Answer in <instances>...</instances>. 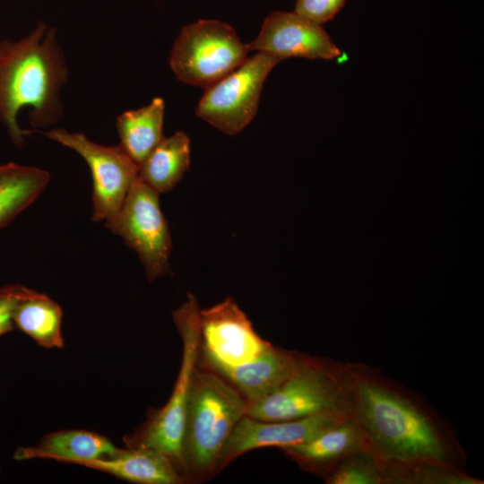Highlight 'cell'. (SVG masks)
Returning a JSON list of instances; mask_svg holds the SVG:
<instances>
[{
  "label": "cell",
  "mask_w": 484,
  "mask_h": 484,
  "mask_svg": "<svg viewBox=\"0 0 484 484\" xmlns=\"http://www.w3.org/2000/svg\"><path fill=\"white\" fill-rule=\"evenodd\" d=\"M351 418L382 461L435 462L465 470L467 456L452 424L425 397L379 368L346 362Z\"/></svg>",
  "instance_id": "1"
},
{
  "label": "cell",
  "mask_w": 484,
  "mask_h": 484,
  "mask_svg": "<svg viewBox=\"0 0 484 484\" xmlns=\"http://www.w3.org/2000/svg\"><path fill=\"white\" fill-rule=\"evenodd\" d=\"M67 76L55 29L45 23L18 40L0 41V122L16 146L29 134L17 121L23 108H30L34 127L48 126L61 117L60 93Z\"/></svg>",
  "instance_id": "2"
},
{
  "label": "cell",
  "mask_w": 484,
  "mask_h": 484,
  "mask_svg": "<svg viewBox=\"0 0 484 484\" xmlns=\"http://www.w3.org/2000/svg\"><path fill=\"white\" fill-rule=\"evenodd\" d=\"M248 403L221 376L196 365L190 382L181 457L186 482L214 477L220 451Z\"/></svg>",
  "instance_id": "3"
},
{
  "label": "cell",
  "mask_w": 484,
  "mask_h": 484,
  "mask_svg": "<svg viewBox=\"0 0 484 484\" xmlns=\"http://www.w3.org/2000/svg\"><path fill=\"white\" fill-rule=\"evenodd\" d=\"M351 408L346 362L305 353L274 393L248 405L246 416L265 421L322 415L351 417Z\"/></svg>",
  "instance_id": "4"
},
{
  "label": "cell",
  "mask_w": 484,
  "mask_h": 484,
  "mask_svg": "<svg viewBox=\"0 0 484 484\" xmlns=\"http://www.w3.org/2000/svg\"><path fill=\"white\" fill-rule=\"evenodd\" d=\"M199 311L197 299L188 293L186 300L173 312V320L183 342L180 369L173 391L165 405L150 410L144 423L124 437L126 447H150L169 456L185 480L181 440L191 377L200 350Z\"/></svg>",
  "instance_id": "5"
},
{
  "label": "cell",
  "mask_w": 484,
  "mask_h": 484,
  "mask_svg": "<svg viewBox=\"0 0 484 484\" xmlns=\"http://www.w3.org/2000/svg\"><path fill=\"white\" fill-rule=\"evenodd\" d=\"M248 52L229 24L199 20L181 29L169 65L179 81L205 90L242 65Z\"/></svg>",
  "instance_id": "6"
},
{
  "label": "cell",
  "mask_w": 484,
  "mask_h": 484,
  "mask_svg": "<svg viewBox=\"0 0 484 484\" xmlns=\"http://www.w3.org/2000/svg\"><path fill=\"white\" fill-rule=\"evenodd\" d=\"M159 194L138 177L119 211L105 221L111 232L138 254L150 281L171 274V236Z\"/></svg>",
  "instance_id": "7"
},
{
  "label": "cell",
  "mask_w": 484,
  "mask_h": 484,
  "mask_svg": "<svg viewBox=\"0 0 484 484\" xmlns=\"http://www.w3.org/2000/svg\"><path fill=\"white\" fill-rule=\"evenodd\" d=\"M281 60L257 52L225 77L204 90L195 114L222 133L241 132L257 113L264 82Z\"/></svg>",
  "instance_id": "8"
},
{
  "label": "cell",
  "mask_w": 484,
  "mask_h": 484,
  "mask_svg": "<svg viewBox=\"0 0 484 484\" xmlns=\"http://www.w3.org/2000/svg\"><path fill=\"white\" fill-rule=\"evenodd\" d=\"M44 134L73 150L87 162L93 184L91 220L95 222L107 221L115 216L139 177L138 165L120 145H101L82 133L55 128Z\"/></svg>",
  "instance_id": "9"
},
{
  "label": "cell",
  "mask_w": 484,
  "mask_h": 484,
  "mask_svg": "<svg viewBox=\"0 0 484 484\" xmlns=\"http://www.w3.org/2000/svg\"><path fill=\"white\" fill-rule=\"evenodd\" d=\"M200 366L238 367L268 350L272 344L254 329L234 298L199 311Z\"/></svg>",
  "instance_id": "10"
},
{
  "label": "cell",
  "mask_w": 484,
  "mask_h": 484,
  "mask_svg": "<svg viewBox=\"0 0 484 484\" xmlns=\"http://www.w3.org/2000/svg\"><path fill=\"white\" fill-rule=\"evenodd\" d=\"M247 47L249 51L266 53L281 60L289 57L332 60L341 54L322 25L295 12L271 13Z\"/></svg>",
  "instance_id": "11"
},
{
  "label": "cell",
  "mask_w": 484,
  "mask_h": 484,
  "mask_svg": "<svg viewBox=\"0 0 484 484\" xmlns=\"http://www.w3.org/2000/svg\"><path fill=\"white\" fill-rule=\"evenodd\" d=\"M351 417L322 415L288 420L242 418L223 445L217 462L220 472L242 454L261 447L282 448L308 441L339 421Z\"/></svg>",
  "instance_id": "12"
},
{
  "label": "cell",
  "mask_w": 484,
  "mask_h": 484,
  "mask_svg": "<svg viewBox=\"0 0 484 484\" xmlns=\"http://www.w3.org/2000/svg\"><path fill=\"white\" fill-rule=\"evenodd\" d=\"M304 354L272 345L253 360L238 367H201L224 377L250 405L274 393L297 368Z\"/></svg>",
  "instance_id": "13"
},
{
  "label": "cell",
  "mask_w": 484,
  "mask_h": 484,
  "mask_svg": "<svg viewBox=\"0 0 484 484\" xmlns=\"http://www.w3.org/2000/svg\"><path fill=\"white\" fill-rule=\"evenodd\" d=\"M364 448H370L365 434L346 418L308 441L281 449L299 468L323 478L342 458Z\"/></svg>",
  "instance_id": "14"
},
{
  "label": "cell",
  "mask_w": 484,
  "mask_h": 484,
  "mask_svg": "<svg viewBox=\"0 0 484 484\" xmlns=\"http://www.w3.org/2000/svg\"><path fill=\"white\" fill-rule=\"evenodd\" d=\"M138 484H181L186 482L171 459L150 447H126L114 455L77 463Z\"/></svg>",
  "instance_id": "15"
},
{
  "label": "cell",
  "mask_w": 484,
  "mask_h": 484,
  "mask_svg": "<svg viewBox=\"0 0 484 484\" xmlns=\"http://www.w3.org/2000/svg\"><path fill=\"white\" fill-rule=\"evenodd\" d=\"M122 448L98 433L84 429H70L46 435L38 445L21 446L14 459H49L77 464L81 461L114 456Z\"/></svg>",
  "instance_id": "16"
},
{
  "label": "cell",
  "mask_w": 484,
  "mask_h": 484,
  "mask_svg": "<svg viewBox=\"0 0 484 484\" xmlns=\"http://www.w3.org/2000/svg\"><path fill=\"white\" fill-rule=\"evenodd\" d=\"M190 166V139L178 131L163 137L138 165L141 180L159 194L173 189Z\"/></svg>",
  "instance_id": "17"
},
{
  "label": "cell",
  "mask_w": 484,
  "mask_h": 484,
  "mask_svg": "<svg viewBox=\"0 0 484 484\" xmlns=\"http://www.w3.org/2000/svg\"><path fill=\"white\" fill-rule=\"evenodd\" d=\"M165 103L156 97L146 106L127 110L117 117L120 146L139 165L164 137Z\"/></svg>",
  "instance_id": "18"
},
{
  "label": "cell",
  "mask_w": 484,
  "mask_h": 484,
  "mask_svg": "<svg viewBox=\"0 0 484 484\" xmlns=\"http://www.w3.org/2000/svg\"><path fill=\"white\" fill-rule=\"evenodd\" d=\"M49 180L48 172L36 167L0 164V229L30 205Z\"/></svg>",
  "instance_id": "19"
},
{
  "label": "cell",
  "mask_w": 484,
  "mask_h": 484,
  "mask_svg": "<svg viewBox=\"0 0 484 484\" xmlns=\"http://www.w3.org/2000/svg\"><path fill=\"white\" fill-rule=\"evenodd\" d=\"M61 307L48 296L32 290L16 305L15 328L46 349L63 348Z\"/></svg>",
  "instance_id": "20"
},
{
  "label": "cell",
  "mask_w": 484,
  "mask_h": 484,
  "mask_svg": "<svg viewBox=\"0 0 484 484\" xmlns=\"http://www.w3.org/2000/svg\"><path fill=\"white\" fill-rule=\"evenodd\" d=\"M385 484H483L461 470L440 462L382 461Z\"/></svg>",
  "instance_id": "21"
},
{
  "label": "cell",
  "mask_w": 484,
  "mask_h": 484,
  "mask_svg": "<svg viewBox=\"0 0 484 484\" xmlns=\"http://www.w3.org/2000/svg\"><path fill=\"white\" fill-rule=\"evenodd\" d=\"M323 479L327 484H385L382 462L370 448L348 454Z\"/></svg>",
  "instance_id": "22"
},
{
  "label": "cell",
  "mask_w": 484,
  "mask_h": 484,
  "mask_svg": "<svg viewBox=\"0 0 484 484\" xmlns=\"http://www.w3.org/2000/svg\"><path fill=\"white\" fill-rule=\"evenodd\" d=\"M348 0H297L294 12L319 25L331 21Z\"/></svg>",
  "instance_id": "23"
},
{
  "label": "cell",
  "mask_w": 484,
  "mask_h": 484,
  "mask_svg": "<svg viewBox=\"0 0 484 484\" xmlns=\"http://www.w3.org/2000/svg\"><path fill=\"white\" fill-rule=\"evenodd\" d=\"M32 290L18 284L0 288V336L15 329L13 322L15 307Z\"/></svg>",
  "instance_id": "24"
},
{
  "label": "cell",
  "mask_w": 484,
  "mask_h": 484,
  "mask_svg": "<svg viewBox=\"0 0 484 484\" xmlns=\"http://www.w3.org/2000/svg\"><path fill=\"white\" fill-rule=\"evenodd\" d=\"M0 41H1V39H0Z\"/></svg>",
  "instance_id": "25"
}]
</instances>
